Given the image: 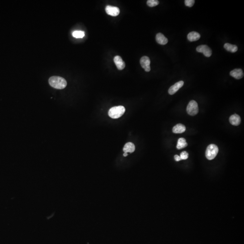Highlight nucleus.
Here are the masks:
<instances>
[{
	"label": "nucleus",
	"instance_id": "6",
	"mask_svg": "<svg viewBox=\"0 0 244 244\" xmlns=\"http://www.w3.org/2000/svg\"><path fill=\"white\" fill-rule=\"evenodd\" d=\"M141 66L147 72L150 71L151 61L149 57L147 56H143L141 57L140 61Z\"/></svg>",
	"mask_w": 244,
	"mask_h": 244
},
{
	"label": "nucleus",
	"instance_id": "3",
	"mask_svg": "<svg viewBox=\"0 0 244 244\" xmlns=\"http://www.w3.org/2000/svg\"><path fill=\"white\" fill-rule=\"evenodd\" d=\"M218 152V148L215 144H212L209 145L206 151L205 156L207 158L212 160L215 158Z\"/></svg>",
	"mask_w": 244,
	"mask_h": 244
},
{
	"label": "nucleus",
	"instance_id": "12",
	"mask_svg": "<svg viewBox=\"0 0 244 244\" xmlns=\"http://www.w3.org/2000/svg\"><path fill=\"white\" fill-rule=\"evenodd\" d=\"M229 122L230 124L232 125L238 126L241 124V119L240 116L237 114H234L230 116Z\"/></svg>",
	"mask_w": 244,
	"mask_h": 244
},
{
	"label": "nucleus",
	"instance_id": "19",
	"mask_svg": "<svg viewBox=\"0 0 244 244\" xmlns=\"http://www.w3.org/2000/svg\"><path fill=\"white\" fill-rule=\"evenodd\" d=\"M147 4L149 7H155L159 4V1L157 0H148Z\"/></svg>",
	"mask_w": 244,
	"mask_h": 244
},
{
	"label": "nucleus",
	"instance_id": "15",
	"mask_svg": "<svg viewBox=\"0 0 244 244\" xmlns=\"http://www.w3.org/2000/svg\"><path fill=\"white\" fill-rule=\"evenodd\" d=\"M186 130L185 126L182 124H179L176 125L173 128L172 131L175 133H182Z\"/></svg>",
	"mask_w": 244,
	"mask_h": 244
},
{
	"label": "nucleus",
	"instance_id": "8",
	"mask_svg": "<svg viewBox=\"0 0 244 244\" xmlns=\"http://www.w3.org/2000/svg\"><path fill=\"white\" fill-rule=\"evenodd\" d=\"M184 84V82L182 81H180V82L175 83L174 85L172 86L169 89V94L171 95H174L177 91H178L180 88H181L183 86Z\"/></svg>",
	"mask_w": 244,
	"mask_h": 244
},
{
	"label": "nucleus",
	"instance_id": "17",
	"mask_svg": "<svg viewBox=\"0 0 244 244\" xmlns=\"http://www.w3.org/2000/svg\"><path fill=\"white\" fill-rule=\"evenodd\" d=\"M188 146V144L186 142V140L184 138H180L178 139L177 145V149H183L186 147Z\"/></svg>",
	"mask_w": 244,
	"mask_h": 244
},
{
	"label": "nucleus",
	"instance_id": "14",
	"mask_svg": "<svg viewBox=\"0 0 244 244\" xmlns=\"http://www.w3.org/2000/svg\"><path fill=\"white\" fill-rule=\"evenodd\" d=\"M135 146L133 143L132 142H128L125 144L123 151L124 153H128V152L132 153L135 151Z\"/></svg>",
	"mask_w": 244,
	"mask_h": 244
},
{
	"label": "nucleus",
	"instance_id": "13",
	"mask_svg": "<svg viewBox=\"0 0 244 244\" xmlns=\"http://www.w3.org/2000/svg\"><path fill=\"white\" fill-rule=\"evenodd\" d=\"M200 35L198 32L192 31L190 32L187 35L188 40L190 42L197 41L200 39Z\"/></svg>",
	"mask_w": 244,
	"mask_h": 244
},
{
	"label": "nucleus",
	"instance_id": "20",
	"mask_svg": "<svg viewBox=\"0 0 244 244\" xmlns=\"http://www.w3.org/2000/svg\"><path fill=\"white\" fill-rule=\"evenodd\" d=\"M194 3H195L194 0H185V6L189 7H191L193 6Z\"/></svg>",
	"mask_w": 244,
	"mask_h": 244
},
{
	"label": "nucleus",
	"instance_id": "7",
	"mask_svg": "<svg viewBox=\"0 0 244 244\" xmlns=\"http://www.w3.org/2000/svg\"><path fill=\"white\" fill-rule=\"evenodd\" d=\"M106 13L112 17H116L120 14V10L116 6H107L105 8Z\"/></svg>",
	"mask_w": 244,
	"mask_h": 244
},
{
	"label": "nucleus",
	"instance_id": "16",
	"mask_svg": "<svg viewBox=\"0 0 244 244\" xmlns=\"http://www.w3.org/2000/svg\"><path fill=\"white\" fill-rule=\"evenodd\" d=\"M224 48L227 51L232 53L236 52L238 50V47L236 45H232L229 43H226L224 45Z\"/></svg>",
	"mask_w": 244,
	"mask_h": 244
},
{
	"label": "nucleus",
	"instance_id": "10",
	"mask_svg": "<svg viewBox=\"0 0 244 244\" xmlns=\"http://www.w3.org/2000/svg\"><path fill=\"white\" fill-rule=\"evenodd\" d=\"M230 75L236 79H241L244 77V73L242 69L240 68L235 69L230 73Z\"/></svg>",
	"mask_w": 244,
	"mask_h": 244
},
{
	"label": "nucleus",
	"instance_id": "1",
	"mask_svg": "<svg viewBox=\"0 0 244 244\" xmlns=\"http://www.w3.org/2000/svg\"><path fill=\"white\" fill-rule=\"evenodd\" d=\"M48 82L52 87L58 90L64 89L67 86L66 80L58 76H53L49 78Z\"/></svg>",
	"mask_w": 244,
	"mask_h": 244
},
{
	"label": "nucleus",
	"instance_id": "4",
	"mask_svg": "<svg viewBox=\"0 0 244 244\" xmlns=\"http://www.w3.org/2000/svg\"><path fill=\"white\" fill-rule=\"evenodd\" d=\"M187 113L191 116H194L197 115L198 112V104L195 100H192L190 101L187 105Z\"/></svg>",
	"mask_w": 244,
	"mask_h": 244
},
{
	"label": "nucleus",
	"instance_id": "22",
	"mask_svg": "<svg viewBox=\"0 0 244 244\" xmlns=\"http://www.w3.org/2000/svg\"><path fill=\"white\" fill-rule=\"evenodd\" d=\"M174 158H175V160H176V161H180V160H181V159L180 157V156H179L177 155H176L175 156H174Z\"/></svg>",
	"mask_w": 244,
	"mask_h": 244
},
{
	"label": "nucleus",
	"instance_id": "21",
	"mask_svg": "<svg viewBox=\"0 0 244 244\" xmlns=\"http://www.w3.org/2000/svg\"><path fill=\"white\" fill-rule=\"evenodd\" d=\"M188 157H189V154L186 151H182L180 155V157L181 160L187 159L188 158Z\"/></svg>",
	"mask_w": 244,
	"mask_h": 244
},
{
	"label": "nucleus",
	"instance_id": "23",
	"mask_svg": "<svg viewBox=\"0 0 244 244\" xmlns=\"http://www.w3.org/2000/svg\"><path fill=\"white\" fill-rule=\"evenodd\" d=\"M123 156H124V157H126V156H128V154L127 153H124V154H123Z\"/></svg>",
	"mask_w": 244,
	"mask_h": 244
},
{
	"label": "nucleus",
	"instance_id": "11",
	"mask_svg": "<svg viewBox=\"0 0 244 244\" xmlns=\"http://www.w3.org/2000/svg\"><path fill=\"white\" fill-rule=\"evenodd\" d=\"M156 40L160 45H166L168 42V39L161 33H158L156 36Z\"/></svg>",
	"mask_w": 244,
	"mask_h": 244
},
{
	"label": "nucleus",
	"instance_id": "5",
	"mask_svg": "<svg viewBox=\"0 0 244 244\" xmlns=\"http://www.w3.org/2000/svg\"><path fill=\"white\" fill-rule=\"evenodd\" d=\"M196 51L198 52L204 54L206 57H210L212 54L211 49L206 45H201L198 46L196 48Z\"/></svg>",
	"mask_w": 244,
	"mask_h": 244
},
{
	"label": "nucleus",
	"instance_id": "9",
	"mask_svg": "<svg viewBox=\"0 0 244 244\" xmlns=\"http://www.w3.org/2000/svg\"><path fill=\"white\" fill-rule=\"evenodd\" d=\"M113 61L116 66L118 69L119 70H122L125 67V64L120 56H116L113 59Z\"/></svg>",
	"mask_w": 244,
	"mask_h": 244
},
{
	"label": "nucleus",
	"instance_id": "18",
	"mask_svg": "<svg viewBox=\"0 0 244 244\" xmlns=\"http://www.w3.org/2000/svg\"><path fill=\"white\" fill-rule=\"evenodd\" d=\"M73 35L74 38H82L85 36V33L82 31H75L73 32Z\"/></svg>",
	"mask_w": 244,
	"mask_h": 244
},
{
	"label": "nucleus",
	"instance_id": "2",
	"mask_svg": "<svg viewBox=\"0 0 244 244\" xmlns=\"http://www.w3.org/2000/svg\"><path fill=\"white\" fill-rule=\"evenodd\" d=\"M125 112V109L124 106H115L109 109L108 115L112 119H118L124 115Z\"/></svg>",
	"mask_w": 244,
	"mask_h": 244
}]
</instances>
